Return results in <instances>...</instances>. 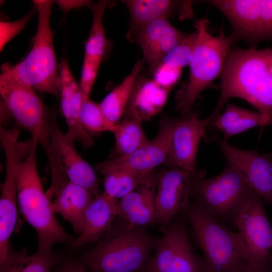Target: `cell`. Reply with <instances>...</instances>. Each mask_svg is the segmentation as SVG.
I'll return each mask as SVG.
<instances>
[{"mask_svg": "<svg viewBox=\"0 0 272 272\" xmlns=\"http://www.w3.org/2000/svg\"><path fill=\"white\" fill-rule=\"evenodd\" d=\"M156 240L145 228L116 216L96 245L77 259L91 272H143Z\"/></svg>", "mask_w": 272, "mask_h": 272, "instance_id": "obj_2", "label": "cell"}, {"mask_svg": "<svg viewBox=\"0 0 272 272\" xmlns=\"http://www.w3.org/2000/svg\"><path fill=\"white\" fill-rule=\"evenodd\" d=\"M182 213L203 253L208 272H239L247 266L237 233L221 224L194 202Z\"/></svg>", "mask_w": 272, "mask_h": 272, "instance_id": "obj_5", "label": "cell"}, {"mask_svg": "<svg viewBox=\"0 0 272 272\" xmlns=\"http://www.w3.org/2000/svg\"><path fill=\"white\" fill-rule=\"evenodd\" d=\"M62 258L52 250H37L29 255L25 247L18 251L10 246L6 259L0 263V272H53Z\"/></svg>", "mask_w": 272, "mask_h": 272, "instance_id": "obj_24", "label": "cell"}, {"mask_svg": "<svg viewBox=\"0 0 272 272\" xmlns=\"http://www.w3.org/2000/svg\"><path fill=\"white\" fill-rule=\"evenodd\" d=\"M53 272H91L78 259L72 257H62Z\"/></svg>", "mask_w": 272, "mask_h": 272, "instance_id": "obj_35", "label": "cell"}, {"mask_svg": "<svg viewBox=\"0 0 272 272\" xmlns=\"http://www.w3.org/2000/svg\"><path fill=\"white\" fill-rule=\"evenodd\" d=\"M209 21L206 18L197 20L194 27L197 39L189 64L188 83L177 97L176 108L186 115L199 95L213 85L221 74L233 40L221 30L217 36L208 31Z\"/></svg>", "mask_w": 272, "mask_h": 272, "instance_id": "obj_6", "label": "cell"}, {"mask_svg": "<svg viewBox=\"0 0 272 272\" xmlns=\"http://www.w3.org/2000/svg\"><path fill=\"white\" fill-rule=\"evenodd\" d=\"M197 39V32L188 36L173 47L159 63L171 68L181 69L189 65L193 54Z\"/></svg>", "mask_w": 272, "mask_h": 272, "instance_id": "obj_31", "label": "cell"}, {"mask_svg": "<svg viewBox=\"0 0 272 272\" xmlns=\"http://www.w3.org/2000/svg\"><path fill=\"white\" fill-rule=\"evenodd\" d=\"M117 201L104 192L94 198L86 211L83 229L71 244L74 248L97 242L104 236L117 216Z\"/></svg>", "mask_w": 272, "mask_h": 272, "instance_id": "obj_20", "label": "cell"}, {"mask_svg": "<svg viewBox=\"0 0 272 272\" xmlns=\"http://www.w3.org/2000/svg\"><path fill=\"white\" fill-rule=\"evenodd\" d=\"M266 125L272 126V120L259 112L228 104L212 126L221 131L227 142L232 135L257 126L262 129Z\"/></svg>", "mask_w": 272, "mask_h": 272, "instance_id": "obj_23", "label": "cell"}, {"mask_svg": "<svg viewBox=\"0 0 272 272\" xmlns=\"http://www.w3.org/2000/svg\"><path fill=\"white\" fill-rule=\"evenodd\" d=\"M219 142L229 164L242 174L263 202L272 206V153L260 155L256 150L236 148L223 139Z\"/></svg>", "mask_w": 272, "mask_h": 272, "instance_id": "obj_14", "label": "cell"}, {"mask_svg": "<svg viewBox=\"0 0 272 272\" xmlns=\"http://www.w3.org/2000/svg\"><path fill=\"white\" fill-rule=\"evenodd\" d=\"M241 39L256 42L272 39V1H248Z\"/></svg>", "mask_w": 272, "mask_h": 272, "instance_id": "obj_25", "label": "cell"}, {"mask_svg": "<svg viewBox=\"0 0 272 272\" xmlns=\"http://www.w3.org/2000/svg\"><path fill=\"white\" fill-rule=\"evenodd\" d=\"M32 14L30 13L24 17L14 22L1 21L0 23V50L21 31H22L31 18Z\"/></svg>", "mask_w": 272, "mask_h": 272, "instance_id": "obj_33", "label": "cell"}, {"mask_svg": "<svg viewBox=\"0 0 272 272\" xmlns=\"http://www.w3.org/2000/svg\"><path fill=\"white\" fill-rule=\"evenodd\" d=\"M48 158L51 184L46 191L52 211L60 214L80 234L86 211L95 196L87 189L71 181L49 154Z\"/></svg>", "mask_w": 272, "mask_h": 272, "instance_id": "obj_12", "label": "cell"}, {"mask_svg": "<svg viewBox=\"0 0 272 272\" xmlns=\"http://www.w3.org/2000/svg\"><path fill=\"white\" fill-rule=\"evenodd\" d=\"M181 69L171 68L159 64L153 72L154 80L163 87L171 90L180 78Z\"/></svg>", "mask_w": 272, "mask_h": 272, "instance_id": "obj_34", "label": "cell"}, {"mask_svg": "<svg viewBox=\"0 0 272 272\" xmlns=\"http://www.w3.org/2000/svg\"><path fill=\"white\" fill-rule=\"evenodd\" d=\"M238 229L247 267L256 272H270L272 228L261 198L252 190L232 222Z\"/></svg>", "mask_w": 272, "mask_h": 272, "instance_id": "obj_8", "label": "cell"}, {"mask_svg": "<svg viewBox=\"0 0 272 272\" xmlns=\"http://www.w3.org/2000/svg\"><path fill=\"white\" fill-rule=\"evenodd\" d=\"M101 61L98 59L84 56L79 85L83 93L86 96H90Z\"/></svg>", "mask_w": 272, "mask_h": 272, "instance_id": "obj_32", "label": "cell"}, {"mask_svg": "<svg viewBox=\"0 0 272 272\" xmlns=\"http://www.w3.org/2000/svg\"><path fill=\"white\" fill-rule=\"evenodd\" d=\"M157 177L151 173L132 191L118 200L116 216L131 225L139 227L156 224Z\"/></svg>", "mask_w": 272, "mask_h": 272, "instance_id": "obj_19", "label": "cell"}, {"mask_svg": "<svg viewBox=\"0 0 272 272\" xmlns=\"http://www.w3.org/2000/svg\"><path fill=\"white\" fill-rule=\"evenodd\" d=\"M242 99L272 120V48L230 49L221 73V94L212 113L203 120L212 127L232 98Z\"/></svg>", "mask_w": 272, "mask_h": 272, "instance_id": "obj_1", "label": "cell"}, {"mask_svg": "<svg viewBox=\"0 0 272 272\" xmlns=\"http://www.w3.org/2000/svg\"><path fill=\"white\" fill-rule=\"evenodd\" d=\"M56 3L61 10L66 13L73 9L81 8L84 6L90 7L93 3L90 1H69L59 0Z\"/></svg>", "mask_w": 272, "mask_h": 272, "instance_id": "obj_36", "label": "cell"}, {"mask_svg": "<svg viewBox=\"0 0 272 272\" xmlns=\"http://www.w3.org/2000/svg\"><path fill=\"white\" fill-rule=\"evenodd\" d=\"M106 1L92 3L89 8L93 19L91 31L85 45V56L103 60L111 49V43L107 38L103 25V17L107 4Z\"/></svg>", "mask_w": 272, "mask_h": 272, "instance_id": "obj_29", "label": "cell"}, {"mask_svg": "<svg viewBox=\"0 0 272 272\" xmlns=\"http://www.w3.org/2000/svg\"><path fill=\"white\" fill-rule=\"evenodd\" d=\"M271 272H272V268H271Z\"/></svg>", "mask_w": 272, "mask_h": 272, "instance_id": "obj_38", "label": "cell"}, {"mask_svg": "<svg viewBox=\"0 0 272 272\" xmlns=\"http://www.w3.org/2000/svg\"><path fill=\"white\" fill-rule=\"evenodd\" d=\"M177 120L173 130L171 146L165 164L174 168L196 175L195 165L199 142L205 138L203 120L192 113Z\"/></svg>", "mask_w": 272, "mask_h": 272, "instance_id": "obj_17", "label": "cell"}, {"mask_svg": "<svg viewBox=\"0 0 272 272\" xmlns=\"http://www.w3.org/2000/svg\"><path fill=\"white\" fill-rule=\"evenodd\" d=\"M1 111L38 141L45 134L49 115L35 90L12 79L0 77Z\"/></svg>", "mask_w": 272, "mask_h": 272, "instance_id": "obj_11", "label": "cell"}, {"mask_svg": "<svg viewBox=\"0 0 272 272\" xmlns=\"http://www.w3.org/2000/svg\"><path fill=\"white\" fill-rule=\"evenodd\" d=\"M38 143L71 181L87 189L95 197L101 193L94 169L78 153L74 141L61 131L54 115L49 116L45 135Z\"/></svg>", "mask_w": 272, "mask_h": 272, "instance_id": "obj_10", "label": "cell"}, {"mask_svg": "<svg viewBox=\"0 0 272 272\" xmlns=\"http://www.w3.org/2000/svg\"><path fill=\"white\" fill-rule=\"evenodd\" d=\"M154 252L143 272H208L203 258L195 252L183 222L161 227Z\"/></svg>", "mask_w": 272, "mask_h": 272, "instance_id": "obj_9", "label": "cell"}, {"mask_svg": "<svg viewBox=\"0 0 272 272\" xmlns=\"http://www.w3.org/2000/svg\"><path fill=\"white\" fill-rule=\"evenodd\" d=\"M122 2L129 10L131 27L140 26L150 22L167 19L178 13L180 18L192 15L190 1L169 0H126Z\"/></svg>", "mask_w": 272, "mask_h": 272, "instance_id": "obj_22", "label": "cell"}, {"mask_svg": "<svg viewBox=\"0 0 272 272\" xmlns=\"http://www.w3.org/2000/svg\"><path fill=\"white\" fill-rule=\"evenodd\" d=\"M96 169L104 177V192L117 201L132 191L152 173L141 175L126 170L103 167L99 164Z\"/></svg>", "mask_w": 272, "mask_h": 272, "instance_id": "obj_28", "label": "cell"}, {"mask_svg": "<svg viewBox=\"0 0 272 272\" xmlns=\"http://www.w3.org/2000/svg\"><path fill=\"white\" fill-rule=\"evenodd\" d=\"M144 62L142 59L138 60L130 73L100 103L103 113L112 123L119 122L125 113L137 78Z\"/></svg>", "mask_w": 272, "mask_h": 272, "instance_id": "obj_26", "label": "cell"}, {"mask_svg": "<svg viewBox=\"0 0 272 272\" xmlns=\"http://www.w3.org/2000/svg\"><path fill=\"white\" fill-rule=\"evenodd\" d=\"M176 121L163 118L158 134L152 141L129 155L108 159L99 164L103 167L126 170L141 175L150 174L155 168L165 163Z\"/></svg>", "mask_w": 272, "mask_h": 272, "instance_id": "obj_13", "label": "cell"}, {"mask_svg": "<svg viewBox=\"0 0 272 272\" xmlns=\"http://www.w3.org/2000/svg\"><path fill=\"white\" fill-rule=\"evenodd\" d=\"M34 139L30 152L20 163L17 171L18 207L25 220L37 232V250L50 251L55 244H71L75 239L58 222L44 191L36 162V150L39 143L37 139Z\"/></svg>", "mask_w": 272, "mask_h": 272, "instance_id": "obj_3", "label": "cell"}, {"mask_svg": "<svg viewBox=\"0 0 272 272\" xmlns=\"http://www.w3.org/2000/svg\"><path fill=\"white\" fill-rule=\"evenodd\" d=\"M252 190L242 174L228 164L218 176L193 177L190 197L211 216L221 222H233Z\"/></svg>", "mask_w": 272, "mask_h": 272, "instance_id": "obj_7", "label": "cell"}, {"mask_svg": "<svg viewBox=\"0 0 272 272\" xmlns=\"http://www.w3.org/2000/svg\"><path fill=\"white\" fill-rule=\"evenodd\" d=\"M58 71L61 109L67 127L65 134L69 140L78 141L84 148H89L94 142L84 128L80 119V108L84 94L65 60L58 65Z\"/></svg>", "mask_w": 272, "mask_h": 272, "instance_id": "obj_18", "label": "cell"}, {"mask_svg": "<svg viewBox=\"0 0 272 272\" xmlns=\"http://www.w3.org/2000/svg\"><path fill=\"white\" fill-rule=\"evenodd\" d=\"M195 175L170 168L162 170L157 175L156 223L165 226L175 215L182 213L187 208L190 203L191 181Z\"/></svg>", "mask_w": 272, "mask_h": 272, "instance_id": "obj_15", "label": "cell"}, {"mask_svg": "<svg viewBox=\"0 0 272 272\" xmlns=\"http://www.w3.org/2000/svg\"><path fill=\"white\" fill-rule=\"evenodd\" d=\"M239 272H256V271L250 270L249 268H248L247 267H246L244 268L241 270L240 271H239ZM270 272H271V271Z\"/></svg>", "mask_w": 272, "mask_h": 272, "instance_id": "obj_37", "label": "cell"}, {"mask_svg": "<svg viewBox=\"0 0 272 272\" xmlns=\"http://www.w3.org/2000/svg\"><path fill=\"white\" fill-rule=\"evenodd\" d=\"M188 35L174 28L167 19H160L140 26H131L127 37L140 45L144 60L152 73L165 55Z\"/></svg>", "mask_w": 272, "mask_h": 272, "instance_id": "obj_16", "label": "cell"}, {"mask_svg": "<svg viewBox=\"0 0 272 272\" xmlns=\"http://www.w3.org/2000/svg\"><path fill=\"white\" fill-rule=\"evenodd\" d=\"M170 91L153 79L139 75L125 111L126 119L142 120L156 114L164 105Z\"/></svg>", "mask_w": 272, "mask_h": 272, "instance_id": "obj_21", "label": "cell"}, {"mask_svg": "<svg viewBox=\"0 0 272 272\" xmlns=\"http://www.w3.org/2000/svg\"><path fill=\"white\" fill-rule=\"evenodd\" d=\"M115 137L114 147L109 159L129 155L149 142L142 126V120L125 119L116 123L112 132Z\"/></svg>", "mask_w": 272, "mask_h": 272, "instance_id": "obj_27", "label": "cell"}, {"mask_svg": "<svg viewBox=\"0 0 272 272\" xmlns=\"http://www.w3.org/2000/svg\"><path fill=\"white\" fill-rule=\"evenodd\" d=\"M80 119L84 128L90 135L106 131L112 132L116 126L105 116L100 103L84 95L80 108Z\"/></svg>", "mask_w": 272, "mask_h": 272, "instance_id": "obj_30", "label": "cell"}, {"mask_svg": "<svg viewBox=\"0 0 272 272\" xmlns=\"http://www.w3.org/2000/svg\"><path fill=\"white\" fill-rule=\"evenodd\" d=\"M54 1L35 0L38 26L33 46L21 62L5 64L0 77L12 79L41 93L59 94L60 76L53 44V32L50 26Z\"/></svg>", "mask_w": 272, "mask_h": 272, "instance_id": "obj_4", "label": "cell"}]
</instances>
